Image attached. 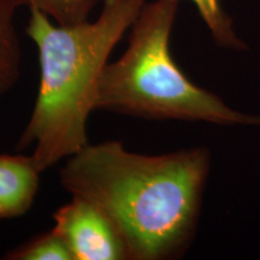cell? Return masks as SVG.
<instances>
[{
	"mask_svg": "<svg viewBox=\"0 0 260 260\" xmlns=\"http://www.w3.org/2000/svg\"><path fill=\"white\" fill-rule=\"evenodd\" d=\"M209 168L204 148L145 155L110 140L68 158L60 182L111 218L130 259L159 260L177 254L189 241Z\"/></svg>",
	"mask_w": 260,
	"mask_h": 260,
	"instance_id": "1",
	"label": "cell"
},
{
	"mask_svg": "<svg viewBox=\"0 0 260 260\" xmlns=\"http://www.w3.org/2000/svg\"><path fill=\"white\" fill-rule=\"evenodd\" d=\"M146 0H105L95 21L60 25L30 9L28 37L40 60V87L17 149L34 145L41 172L89 144L87 122L95 110L98 86L109 57Z\"/></svg>",
	"mask_w": 260,
	"mask_h": 260,
	"instance_id": "2",
	"label": "cell"
},
{
	"mask_svg": "<svg viewBox=\"0 0 260 260\" xmlns=\"http://www.w3.org/2000/svg\"><path fill=\"white\" fill-rule=\"evenodd\" d=\"M177 8L178 0L146 3L123 56L104 68L95 110L148 119L260 124V117L230 109L178 68L170 52Z\"/></svg>",
	"mask_w": 260,
	"mask_h": 260,
	"instance_id": "3",
	"label": "cell"
},
{
	"mask_svg": "<svg viewBox=\"0 0 260 260\" xmlns=\"http://www.w3.org/2000/svg\"><path fill=\"white\" fill-rule=\"evenodd\" d=\"M53 229L75 260H130L124 240L107 214L86 198L73 199L53 213Z\"/></svg>",
	"mask_w": 260,
	"mask_h": 260,
	"instance_id": "4",
	"label": "cell"
},
{
	"mask_svg": "<svg viewBox=\"0 0 260 260\" xmlns=\"http://www.w3.org/2000/svg\"><path fill=\"white\" fill-rule=\"evenodd\" d=\"M40 174L32 155L0 153V220L17 218L30 210Z\"/></svg>",
	"mask_w": 260,
	"mask_h": 260,
	"instance_id": "5",
	"label": "cell"
},
{
	"mask_svg": "<svg viewBox=\"0 0 260 260\" xmlns=\"http://www.w3.org/2000/svg\"><path fill=\"white\" fill-rule=\"evenodd\" d=\"M27 0H0V96L17 83L21 69V44L15 27L16 12Z\"/></svg>",
	"mask_w": 260,
	"mask_h": 260,
	"instance_id": "6",
	"label": "cell"
},
{
	"mask_svg": "<svg viewBox=\"0 0 260 260\" xmlns=\"http://www.w3.org/2000/svg\"><path fill=\"white\" fill-rule=\"evenodd\" d=\"M6 260H75L69 246L52 228L6 253Z\"/></svg>",
	"mask_w": 260,
	"mask_h": 260,
	"instance_id": "7",
	"label": "cell"
},
{
	"mask_svg": "<svg viewBox=\"0 0 260 260\" xmlns=\"http://www.w3.org/2000/svg\"><path fill=\"white\" fill-rule=\"evenodd\" d=\"M105 0H27L28 8L46 14L60 25H75L88 21L90 12Z\"/></svg>",
	"mask_w": 260,
	"mask_h": 260,
	"instance_id": "8",
	"label": "cell"
},
{
	"mask_svg": "<svg viewBox=\"0 0 260 260\" xmlns=\"http://www.w3.org/2000/svg\"><path fill=\"white\" fill-rule=\"evenodd\" d=\"M197 6L198 11L210 29L211 34L220 46L241 47V41L237 39L230 18L220 6L219 0H190Z\"/></svg>",
	"mask_w": 260,
	"mask_h": 260,
	"instance_id": "9",
	"label": "cell"
}]
</instances>
